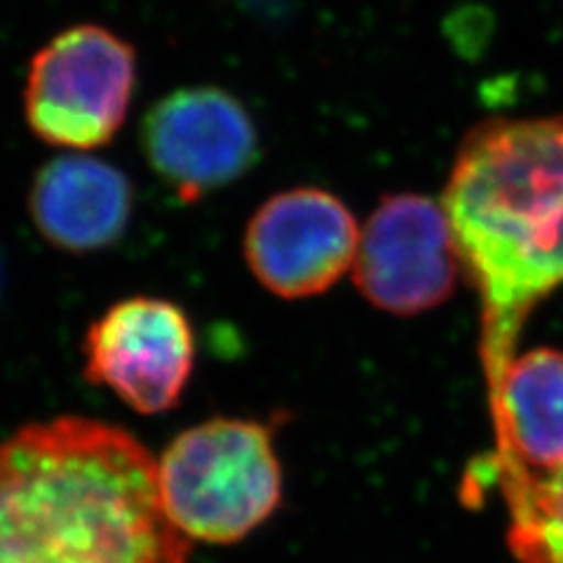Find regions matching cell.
Wrapping results in <instances>:
<instances>
[{
	"instance_id": "30bf717a",
	"label": "cell",
	"mask_w": 563,
	"mask_h": 563,
	"mask_svg": "<svg viewBox=\"0 0 563 563\" xmlns=\"http://www.w3.org/2000/svg\"><path fill=\"white\" fill-rule=\"evenodd\" d=\"M488 407L496 434L490 467L500 488L563 467V350L517 355Z\"/></svg>"
},
{
	"instance_id": "277c9868",
	"label": "cell",
	"mask_w": 563,
	"mask_h": 563,
	"mask_svg": "<svg viewBox=\"0 0 563 563\" xmlns=\"http://www.w3.org/2000/svg\"><path fill=\"white\" fill-rule=\"evenodd\" d=\"M136 87V49L111 29L70 26L35 52L24 115L31 132L62 151L111 144L130 113Z\"/></svg>"
},
{
	"instance_id": "7a4b0ae2",
	"label": "cell",
	"mask_w": 563,
	"mask_h": 563,
	"mask_svg": "<svg viewBox=\"0 0 563 563\" xmlns=\"http://www.w3.org/2000/svg\"><path fill=\"white\" fill-rule=\"evenodd\" d=\"M442 207L479 294L488 397L533 308L563 285V115L490 120L451 167Z\"/></svg>"
},
{
	"instance_id": "8992f818",
	"label": "cell",
	"mask_w": 563,
	"mask_h": 563,
	"mask_svg": "<svg viewBox=\"0 0 563 563\" xmlns=\"http://www.w3.org/2000/svg\"><path fill=\"white\" fill-rule=\"evenodd\" d=\"M141 148L153 172L186 202L238 181L250 172L261 141L246 106L221 87L176 90L141 122Z\"/></svg>"
},
{
	"instance_id": "3957f363",
	"label": "cell",
	"mask_w": 563,
	"mask_h": 563,
	"mask_svg": "<svg viewBox=\"0 0 563 563\" xmlns=\"http://www.w3.org/2000/svg\"><path fill=\"white\" fill-rule=\"evenodd\" d=\"M165 512L188 540L231 544L268 521L282 500L271 430L214 418L181 432L157 461Z\"/></svg>"
},
{
	"instance_id": "9c48e42d",
	"label": "cell",
	"mask_w": 563,
	"mask_h": 563,
	"mask_svg": "<svg viewBox=\"0 0 563 563\" xmlns=\"http://www.w3.org/2000/svg\"><path fill=\"white\" fill-rule=\"evenodd\" d=\"M134 188L120 167L85 153L52 157L33 176L29 214L45 242L70 254L113 246L132 221Z\"/></svg>"
},
{
	"instance_id": "8fae6325",
	"label": "cell",
	"mask_w": 563,
	"mask_h": 563,
	"mask_svg": "<svg viewBox=\"0 0 563 563\" xmlns=\"http://www.w3.org/2000/svg\"><path fill=\"white\" fill-rule=\"evenodd\" d=\"M503 490L509 550L519 563H563V467L526 474Z\"/></svg>"
},
{
	"instance_id": "52a82bcc",
	"label": "cell",
	"mask_w": 563,
	"mask_h": 563,
	"mask_svg": "<svg viewBox=\"0 0 563 563\" xmlns=\"http://www.w3.org/2000/svg\"><path fill=\"white\" fill-rule=\"evenodd\" d=\"M82 347L87 380L109 387L144 416L174 409L196 364L188 314L155 296L111 306L87 329Z\"/></svg>"
},
{
	"instance_id": "ba28073f",
	"label": "cell",
	"mask_w": 563,
	"mask_h": 563,
	"mask_svg": "<svg viewBox=\"0 0 563 563\" xmlns=\"http://www.w3.org/2000/svg\"><path fill=\"white\" fill-rule=\"evenodd\" d=\"M362 228L324 188L275 192L244 231V258L271 294L296 301L324 294L355 266Z\"/></svg>"
},
{
	"instance_id": "5b68a950",
	"label": "cell",
	"mask_w": 563,
	"mask_h": 563,
	"mask_svg": "<svg viewBox=\"0 0 563 563\" xmlns=\"http://www.w3.org/2000/svg\"><path fill=\"white\" fill-rule=\"evenodd\" d=\"M461 271L444 207L418 192H397L366 219L352 277L368 303L409 317L442 306Z\"/></svg>"
},
{
	"instance_id": "7c38bea8",
	"label": "cell",
	"mask_w": 563,
	"mask_h": 563,
	"mask_svg": "<svg viewBox=\"0 0 563 563\" xmlns=\"http://www.w3.org/2000/svg\"><path fill=\"white\" fill-rule=\"evenodd\" d=\"M0 289H3V254H0Z\"/></svg>"
},
{
	"instance_id": "6da1fadb",
	"label": "cell",
	"mask_w": 563,
	"mask_h": 563,
	"mask_svg": "<svg viewBox=\"0 0 563 563\" xmlns=\"http://www.w3.org/2000/svg\"><path fill=\"white\" fill-rule=\"evenodd\" d=\"M157 461L122 428L80 416L0 444V563H188Z\"/></svg>"
}]
</instances>
